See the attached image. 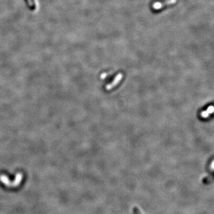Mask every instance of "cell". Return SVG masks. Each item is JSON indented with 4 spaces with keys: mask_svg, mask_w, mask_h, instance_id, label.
<instances>
[{
    "mask_svg": "<svg viewBox=\"0 0 214 214\" xmlns=\"http://www.w3.org/2000/svg\"><path fill=\"white\" fill-rule=\"evenodd\" d=\"M176 1H177V0H168V1H167V2H165L163 4L164 5H162V3H161L160 2H156L153 4L152 7H153V9H155V10L160 9V8H162L165 6L164 4H174Z\"/></svg>",
    "mask_w": 214,
    "mask_h": 214,
    "instance_id": "1",
    "label": "cell"
},
{
    "mask_svg": "<svg viewBox=\"0 0 214 214\" xmlns=\"http://www.w3.org/2000/svg\"><path fill=\"white\" fill-rule=\"evenodd\" d=\"M121 79H122V74H121V73H120V74H119L116 76L115 80H113V82H112L111 84L107 85V87H106L107 89L109 90V89H112V88H114V86H116L118 83H120V80H121Z\"/></svg>",
    "mask_w": 214,
    "mask_h": 214,
    "instance_id": "2",
    "label": "cell"
},
{
    "mask_svg": "<svg viewBox=\"0 0 214 214\" xmlns=\"http://www.w3.org/2000/svg\"><path fill=\"white\" fill-rule=\"evenodd\" d=\"M214 112V107L213 106H210L208 107L206 111H203L201 112V116L203 118H207L209 116Z\"/></svg>",
    "mask_w": 214,
    "mask_h": 214,
    "instance_id": "3",
    "label": "cell"
}]
</instances>
